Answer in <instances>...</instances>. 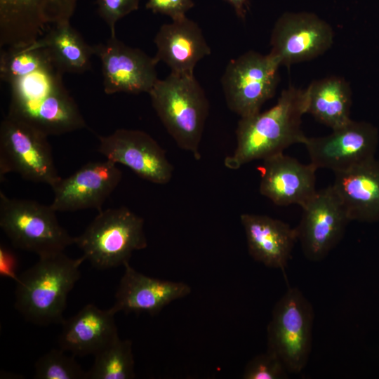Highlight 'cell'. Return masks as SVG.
Returning <instances> with one entry per match:
<instances>
[{"label":"cell","mask_w":379,"mask_h":379,"mask_svg":"<svg viewBox=\"0 0 379 379\" xmlns=\"http://www.w3.org/2000/svg\"><path fill=\"white\" fill-rule=\"evenodd\" d=\"M148 94L155 112L176 145L199 159L209 103L194 75L171 72L158 79Z\"/></svg>","instance_id":"cell-4"},{"label":"cell","mask_w":379,"mask_h":379,"mask_svg":"<svg viewBox=\"0 0 379 379\" xmlns=\"http://www.w3.org/2000/svg\"><path fill=\"white\" fill-rule=\"evenodd\" d=\"M0 227L12 244L39 258L64 252L74 244L51 205L0 192Z\"/></svg>","instance_id":"cell-6"},{"label":"cell","mask_w":379,"mask_h":379,"mask_svg":"<svg viewBox=\"0 0 379 379\" xmlns=\"http://www.w3.org/2000/svg\"><path fill=\"white\" fill-rule=\"evenodd\" d=\"M194 6L193 0H148L146 8L154 13L170 17L172 20L186 16Z\"/></svg>","instance_id":"cell-29"},{"label":"cell","mask_w":379,"mask_h":379,"mask_svg":"<svg viewBox=\"0 0 379 379\" xmlns=\"http://www.w3.org/2000/svg\"><path fill=\"white\" fill-rule=\"evenodd\" d=\"M144 226V219L126 206L102 209L74 244L97 269L124 266L147 246Z\"/></svg>","instance_id":"cell-5"},{"label":"cell","mask_w":379,"mask_h":379,"mask_svg":"<svg viewBox=\"0 0 379 379\" xmlns=\"http://www.w3.org/2000/svg\"><path fill=\"white\" fill-rule=\"evenodd\" d=\"M260 193L280 206L302 207L316 194V171L311 163L304 164L281 153L262 160Z\"/></svg>","instance_id":"cell-17"},{"label":"cell","mask_w":379,"mask_h":379,"mask_svg":"<svg viewBox=\"0 0 379 379\" xmlns=\"http://www.w3.org/2000/svg\"><path fill=\"white\" fill-rule=\"evenodd\" d=\"M378 141L375 126L351 119L328 135L307 137L303 145L317 169H329L335 173L375 158Z\"/></svg>","instance_id":"cell-11"},{"label":"cell","mask_w":379,"mask_h":379,"mask_svg":"<svg viewBox=\"0 0 379 379\" xmlns=\"http://www.w3.org/2000/svg\"><path fill=\"white\" fill-rule=\"evenodd\" d=\"M44 47L55 66L65 73L81 74L91 68L93 47L71 25L60 23L37 41Z\"/></svg>","instance_id":"cell-24"},{"label":"cell","mask_w":379,"mask_h":379,"mask_svg":"<svg viewBox=\"0 0 379 379\" xmlns=\"http://www.w3.org/2000/svg\"><path fill=\"white\" fill-rule=\"evenodd\" d=\"M288 372L272 353L267 351L251 359L246 365L242 374L244 379H281Z\"/></svg>","instance_id":"cell-27"},{"label":"cell","mask_w":379,"mask_h":379,"mask_svg":"<svg viewBox=\"0 0 379 379\" xmlns=\"http://www.w3.org/2000/svg\"><path fill=\"white\" fill-rule=\"evenodd\" d=\"M154 43L156 60L178 74L194 75L197 62L211 52L200 27L187 16L161 25Z\"/></svg>","instance_id":"cell-19"},{"label":"cell","mask_w":379,"mask_h":379,"mask_svg":"<svg viewBox=\"0 0 379 379\" xmlns=\"http://www.w3.org/2000/svg\"><path fill=\"white\" fill-rule=\"evenodd\" d=\"M98 151L106 159L126 166L152 183L166 185L172 179L173 166L165 150L145 131L119 128L100 136Z\"/></svg>","instance_id":"cell-14"},{"label":"cell","mask_w":379,"mask_h":379,"mask_svg":"<svg viewBox=\"0 0 379 379\" xmlns=\"http://www.w3.org/2000/svg\"><path fill=\"white\" fill-rule=\"evenodd\" d=\"M314 310L303 293L289 288L274 307L267 326V350L288 373L307 365L312 350Z\"/></svg>","instance_id":"cell-8"},{"label":"cell","mask_w":379,"mask_h":379,"mask_svg":"<svg viewBox=\"0 0 379 379\" xmlns=\"http://www.w3.org/2000/svg\"><path fill=\"white\" fill-rule=\"evenodd\" d=\"M18 261L15 254L4 246L0 247V275L11 278L14 281L18 279Z\"/></svg>","instance_id":"cell-30"},{"label":"cell","mask_w":379,"mask_h":379,"mask_svg":"<svg viewBox=\"0 0 379 379\" xmlns=\"http://www.w3.org/2000/svg\"><path fill=\"white\" fill-rule=\"evenodd\" d=\"M63 74L44 47L34 46L7 82L11 87L8 114L48 136L85 128L79 108L65 87Z\"/></svg>","instance_id":"cell-1"},{"label":"cell","mask_w":379,"mask_h":379,"mask_svg":"<svg viewBox=\"0 0 379 379\" xmlns=\"http://www.w3.org/2000/svg\"><path fill=\"white\" fill-rule=\"evenodd\" d=\"M140 0H95L99 15L110 31V36L116 35L117 22L138 10Z\"/></svg>","instance_id":"cell-28"},{"label":"cell","mask_w":379,"mask_h":379,"mask_svg":"<svg viewBox=\"0 0 379 379\" xmlns=\"http://www.w3.org/2000/svg\"><path fill=\"white\" fill-rule=\"evenodd\" d=\"M101 62L102 84L106 94L149 93L158 81L154 57L126 45L116 35L105 43L93 46Z\"/></svg>","instance_id":"cell-15"},{"label":"cell","mask_w":379,"mask_h":379,"mask_svg":"<svg viewBox=\"0 0 379 379\" xmlns=\"http://www.w3.org/2000/svg\"><path fill=\"white\" fill-rule=\"evenodd\" d=\"M115 314L111 308L86 305L61 324L59 347L74 356H94L119 337Z\"/></svg>","instance_id":"cell-21"},{"label":"cell","mask_w":379,"mask_h":379,"mask_svg":"<svg viewBox=\"0 0 379 379\" xmlns=\"http://www.w3.org/2000/svg\"><path fill=\"white\" fill-rule=\"evenodd\" d=\"M86 379H133L135 377L133 343L119 337L94 355Z\"/></svg>","instance_id":"cell-25"},{"label":"cell","mask_w":379,"mask_h":379,"mask_svg":"<svg viewBox=\"0 0 379 379\" xmlns=\"http://www.w3.org/2000/svg\"><path fill=\"white\" fill-rule=\"evenodd\" d=\"M240 221L253 259L268 267L284 270L298 241L296 229L265 215L243 213Z\"/></svg>","instance_id":"cell-20"},{"label":"cell","mask_w":379,"mask_h":379,"mask_svg":"<svg viewBox=\"0 0 379 379\" xmlns=\"http://www.w3.org/2000/svg\"><path fill=\"white\" fill-rule=\"evenodd\" d=\"M301 208L298 241L308 260L320 261L340 241L351 220L332 185L317 190Z\"/></svg>","instance_id":"cell-12"},{"label":"cell","mask_w":379,"mask_h":379,"mask_svg":"<svg viewBox=\"0 0 379 379\" xmlns=\"http://www.w3.org/2000/svg\"><path fill=\"white\" fill-rule=\"evenodd\" d=\"M83 256L72 258L60 252L39 258L15 281V309L39 326L62 324L68 294L81 277Z\"/></svg>","instance_id":"cell-3"},{"label":"cell","mask_w":379,"mask_h":379,"mask_svg":"<svg viewBox=\"0 0 379 379\" xmlns=\"http://www.w3.org/2000/svg\"><path fill=\"white\" fill-rule=\"evenodd\" d=\"M331 185L350 220H379V160L373 158L335 173Z\"/></svg>","instance_id":"cell-22"},{"label":"cell","mask_w":379,"mask_h":379,"mask_svg":"<svg viewBox=\"0 0 379 379\" xmlns=\"http://www.w3.org/2000/svg\"><path fill=\"white\" fill-rule=\"evenodd\" d=\"M121 178V170L111 161L88 162L69 177L60 178L51 187L53 199L51 206L56 212L100 211Z\"/></svg>","instance_id":"cell-16"},{"label":"cell","mask_w":379,"mask_h":379,"mask_svg":"<svg viewBox=\"0 0 379 379\" xmlns=\"http://www.w3.org/2000/svg\"><path fill=\"white\" fill-rule=\"evenodd\" d=\"M307 114L306 90L289 86L269 109L241 117L236 130L237 145L224 160L225 166L237 170L255 160L284 153L288 147L304 144L307 136L302 117Z\"/></svg>","instance_id":"cell-2"},{"label":"cell","mask_w":379,"mask_h":379,"mask_svg":"<svg viewBox=\"0 0 379 379\" xmlns=\"http://www.w3.org/2000/svg\"><path fill=\"white\" fill-rule=\"evenodd\" d=\"M78 0H0V47L33 44L56 25L70 21Z\"/></svg>","instance_id":"cell-10"},{"label":"cell","mask_w":379,"mask_h":379,"mask_svg":"<svg viewBox=\"0 0 379 379\" xmlns=\"http://www.w3.org/2000/svg\"><path fill=\"white\" fill-rule=\"evenodd\" d=\"M115 293V302L110 307L117 314H158L174 300L190 294L191 287L182 281H172L150 277L135 270L128 262Z\"/></svg>","instance_id":"cell-18"},{"label":"cell","mask_w":379,"mask_h":379,"mask_svg":"<svg viewBox=\"0 0 379 379\" xmlns=\"http://www.w3.org/2000/svg\"><path fill=\"white\" fill-rule=\"evenodd\" d=\"M279 62L270 53L249 51L231 60L221 83L229 109L240 118L260 112L275 94Z\"/></svg>","instance_id":"cell-9"},{"label":"cell","mask_w":379,"mask_h":379,"mask_svg":"<svg viewBox=\"0 0 379 379\" xmlns=\"http://www.w3.org/2000/svg\"><path fill=\"white\" fill-rule=\"evenodd\" d=\"M15 173L23 179L52 187L60 179L48 135L7 114L0 125V178Z\"/></svg>","instance_id":"cell-7"},{"label":"cell","mask_w":379,"mask_h":379,"mask_svg":"<svg viewBox=\"0 0 379 379\" xmlns=\"http://www.w3.org/2000/svg\"><path fill=\"white\" fill-rule=\"evenodd\" d=\"M36 379H86V371L61 348L52 349L40 357L34 365Z\"/></svg>","instance_id":"cell-26"},{"label":"cell","mask_w":379,"mask_h":379,"mask_svg":"<svg viewBox=\"0 0 379 379\" xmlns=\"http://www.w3.org/2000/svg\"><path fill=\"white\" fill-rule=\"evenodd\" d=\"M334 33L326 21L310 13H286L277 20L270 37L269 53L280 64L314 59L328 50Z\"/></svg>","instance_id":"cell-13"},{"label":"cell","mask_w":379,"mask_h":379,"mask_svg":"<svg viewBox=\"0 0 379 379\" xmlns=\"http://www.w3.org/2000/svg\"><path fill=\"white\" fill-rule=\"evenodd\" d=\"M307 113L334 130L350 120L352 90L343 78L331 76L313 81L306 88Z\"/></svg>","instance_id":"cell-23"},{"label":"cell","mask_w":379,"mask_h":379,"mask_svg":"<svg viewBox=\"0 0 379 379\" xmlns=\"http://www.w3.org/2000/svg\"><path fill=\"white\" fill-rule=\"evenodd\" d=\"M232 6L236 15L244 20L250 0H224Z\"/></svg>","instance_id":"cell-31"}]
</instances>
